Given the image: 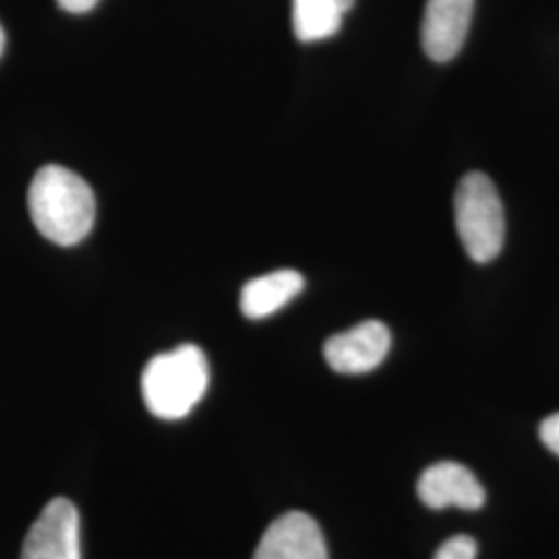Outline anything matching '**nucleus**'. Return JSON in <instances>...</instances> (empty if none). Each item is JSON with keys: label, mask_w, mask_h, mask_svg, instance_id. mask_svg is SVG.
<instances>
[{"label": "nucleus", "mask_w": 559, "mask_h": 559, "mask_svg": "<svg viewBox=\"0 0 559 559\" xmlns=\"http://www.w3.org/2000/svg\"><path fill=\"white\" fill-rule=\"evenodd\" d=\"M210 385V367L200 346L182 344L156 355L143 369L141 394L147 411L162 420L187 417Z\"/></svg>", "instance_id": "nucleus-2"}, {"label": "nucleus", "mask_w": 559, "mask_h": 559, "mask_svg": "<svg viewBox=\"0 0 559 559\" xmlns=\"http://www.w3.org/2000/svg\"><path fill=\"white\" fill-rule=\"evenodd\" d=\"M251 559H328V545L318 522L293 510L267 526Z\"/></svg>", "instance_id": "nucleus-7"}, {"label": "nucleus", "mask_w": 559, "mask_h": 559, "mask_svg": "<svg viewBox=\"0 0 559 559\" xmlns=\"http://www.w3.org/2000/svg\"><path fill=\"white\" fill-rule=\"evenodd\" d=\"M479 545L473 537L459 535L445 540L433 559H477Z\"/></svg>", "instance_id": "nucleus-11"}, {"label": "nucleus", "mask_w": 559, "mask_h": 559, "mask_svg": "<svg viewBox=\"0 0 559 559\" xmlns=\"http://www.w3.org/2000/svg\"><path fill=\"white\" fill-rule=\"evenodd\" d=\"M305 278L295 270L270 272L249 280L240 290V311L249 320H265L299 297Z\"/></svg>", "instance_id": "nucleus-9"}, {"label": "nucleus", "mask_w": 559, "mask_h": 559, "mask_svg": "<svg viewBox=\"0 0 559 559\" xmlns=\"http://www.w3.org/2000/svg\"><path fill=\"white\" fill-rule=\"evenodd\" d=\"M4 46H7V36H4V29H2V25H0V57H2V52H4Z\"/></svg>", "instance_id": "nucleus-14"}, {"label": "nucleus", "mask_w": 559, "mask_h": 559, "mask_svg": "<svg viewBox=\"0 0 559 559\" xmlns=\"http://www.w3.org/2000/svg\"><path fill=\"white\" fill-rule=\"evenodd\" d=\"M419 498L433 510L456 506L462 510H479L485 503V489L479 479L459 462H438L420 475Z\"/></svg>", "instance_id": "nucleus-8"}, {"label": "nucleus", "mask_w": 559, "mask_h": 559, "mask_svg": "<svg viewBox=\"0 0 559 559\" xmlns=\"http://www.w3.org/2000/svg\"><path fill=\"white\" fill-rule=\"evenodd\" d=\"M355 0H293V29L300 41L336 36Z\"/></svg>", "instance_id": "nucleus-10"}, {"label": "nucleus", "mask_w": 559, "mask_h": 559, "mask_svg": "<svg viewBox=\"0 0 559 559\" xmlns=\"http://www.w3.org/2000/svg\"><path fill=\"white\" fill-rule=\"evenodd\" d=\"M392 346L390 330L381 321H362L325 342L323 357L344 376H360L378 369Z\"/></svg>", "instance_id": "nucleus-5"}, {"label": "nucleus", "mask_w": 559, "mask_h": 559, "mask_svg": "<svg viewBox=\"0 0 559 559\" xmlns=\"http://www.w3.org/2000/svg\"><path fill=\"white\" fill-rule=\"evenodd\" d=\"M29 216L38 233L60 247L78 245L96 222V198L78 173L48 164L34 175L27 191Z\"/></svg>", "instance_id": "nucleus-1"}, {"label": "nucleus", "mask_w": 559, "mask_h": 559, "mask_svg": "<svg viewBox=\"0 0 559 559\" xmlns=\"http://www.w3.org/2000/svg\"><path fill=\"white\" fill-rule=\"evenodd\" d=\"M454 214L456 230L468 258L477 263L496 260L506 239V218L493 180L483 173H468L460 180Z\"/></svg>", "instance_id": "nucleus-3"}, {"label": "nucleus", "mask_w": 559, "mask_h": 559, "mask_svg": "<svg viewBox=\"0 0 559 559\" xmlns=\"http://www.w3.org/2000/svg\"><path fill=\"white\" fill-rule=\"evenodd\" d=\"M475 0H427L420 25V41L425 55L436 62H448L462 50Z\"/></svg>", "instance_id": "nucleus-6"}, {"label": "nucleus", "mask_w": 559, "mask_h": 559, "mask_svg": "<svg viewBox=\"0 0 559 559\" xmlns=\"http://www.w3.org/2000/svg\"><path fill=\"white\" fill-rule=\"evenodd\" d=\"M540 440L559 456V413L540 423Z\"/></svg>", "instance_id": "nucleus-12"}, {"label": "nucleus", "mask_w": 559, "mask_h": 559, "mask_svg": "<svg viewBox=\"0 0 559 559\" xmlns=\"http://www.w3.org/2000/svg\"><path fill=\"white\" fill-rule=\"evenodd\" d=\"M78 508L67 498L46 503L23 540L21 559H81Z\"/></svg>", "instance_id": "nucleus-4"}, {"label": "nucleus", "mask_w": 559, "mask_h": 559, "mask_svg": "<svg viewBox=\"0 0 559 559\" xmlns=\"http://www.w3.org/2000/svg\"><path fill=\"white\" fill-rule=\"evenodd\" d=\"M57 2H59L60 9L80 15V13L92 11L100 0H57Z\"/></svg>", "instance_id": "nucleus-13"}]
</instances>
